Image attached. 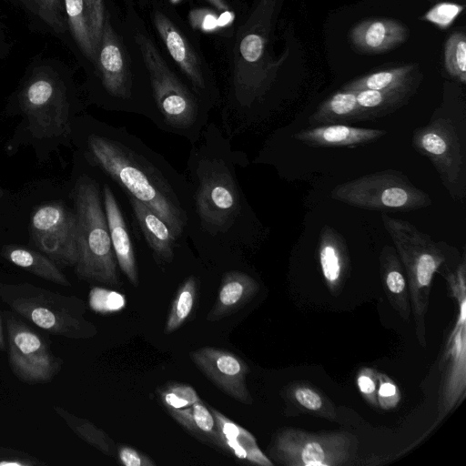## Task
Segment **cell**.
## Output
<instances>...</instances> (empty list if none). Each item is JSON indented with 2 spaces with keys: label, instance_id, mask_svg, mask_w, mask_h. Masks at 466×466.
Returning <instances> with one entry per match:
<instances>
[{
  "label": "cell",
  "instance_id": "cell-36",
  "mask_svg": "<svg viewBox=\"0 0 466 466\" xmlns=\"http://www.w3.org/2000/svg\"><path fill=\"white\" fill-rule=\"evenodd\" d=\"M159 396L167 410L183 409L200 400L193 387L181 383L165 387L160 390Z\"/></svg>",
  "mask_w": 466,
  "mask_h": 466
},
{
  "label": "cell",
  "instance_id": "cell-28",
  "mask_svg": "<svg viewBox=\"0 0 466 466\" xmlns=\"http://www.w3.org/2000/svg\"><path fill=\"white\" fill-rule=\"evenodd\" d=\"M287 408L293 414H307L334 420L337 417L333 403L315 387L302 382L291 383L285 391Z\"/></svg>",
  "mask_w": 466,
  "mask_h": 466
},
{
  "label": "cell",
  "instance_id": "cell-34",
  "mask_svg": "<svg viewBox=\"0 0 466 466\" xmlns=\"http://www.w3.org/2000/svg\"><path fill=\"white\" fill-rule=\"evenodd\" d=\"M56 34L67 29L64 0H18Z\"/></svg>",
  "mask_w": 466,
  "mask_h": 466
},
{
  "label": "cell",
  "instance_id": "cell-3",
  "mask_svg": "<svg viewBox=\"0 0 466 466\" xmlns=\"http://www.w3.org/2000/svg\"><path fill=\"white\" fill-rule=\"evenodd\" d=\"M123 20L143 59L157 112L169 127L187 135L200 124L205 103L164 53L135 0H126Z\"/></svg>",
  "mask_w": 466,
  "mask_h": 466
},
{
  "label": "cell",
  "instance_id": "cell-1",
  "mask_svg": "<svg viewBox=\"0 0 466 466\" xmlns=\"http://www.w3.org/2000/svg\"><path fill=\"white\" fill-rule=\"evenodd\" d=\"M93 161L136 198L159 216L176 238L187 217L177 187L151 157L127 137L91 135L87 140Z\"/></svg>",
  "mask_w": 466,
  "mask_h": 466
},
{
  "label": "cell",
  "instance_id": "cell-46",
  "mask_svg": "<svg viewBox=\"0 0 466 466\" xmlns=\"http://www.w3.org/2000/svg\"><path fill=\"white\" fill-rule=\"evenodd\" d=\"M143 0H135L136 3L139 4L141 3Z\"/></svg>",
  "mask_w": 466,
  "mask_h": 466
},
{
  "label": "cell",
  "instance_id": "cell-15",
  "mask_svg": "<svg viewBox=\"0 0 466 466\" xmlns=\"http://www.w3.org/2000/svg\"><path fill=\"white\" fill-rule=\"evenodd\" d=\"M196 195L198 214L203 222L221 228L238 208V194L233 177L222 163L207 162L199 174Z\"/></svg>",
  "mask_w": 466,
  "mask_h": 466
},
{
  "label": "cell",
  "instance_id": "cell-25",
  "mask_svg": "<svg viewBox=\"0 0 466 466\" xmlns=\"http://www.w3.org/2000/svg\"><path fill=\"white\" fill-rule=\"evenodd\" d=\"M128 198L136 219L149 247L158 258L171 261L176 237L169 226L142 202Z\"/></svg>",
  "mask_w": 466,
  "mask_h": 466
},
{
  "label": "cell",
  "instance_id": "cell-38",
  "mask_svg": "<svg viewBox=\"0 0 466 466\" xmlns=\"http://www.w3.org/2000/svg\"><path fill=\"white\" fill-rule=\"evenodd\" d=\"M463 5L454 3H440L430 9L423 19L431 22L440 28H447L454 19L462 12Z\"/></svg>",
  "mask_w": 466,
  "mask_h": 466
},
{
  "label": "cell",
  "instance_id": "cell-33",
  "mask_svg": "<svg viewBox=\"0 0 466 466\" xmlns=\"http://www.w3.org/2000/svg\"><path fill=\"white\" fill-rule=\"evenodd\" d=\"M197 297V281L187 278L178 289L167 319L165 332L177 330L191 314Z\"/></svg>",
  "mask_w": 466,
  "mask_h": 466
},
{
  "label": "cell",
  "instance_id": "cell-29",
  "mask_svg": "<svg viewBox=\"0 0 466 466\" xmlns=\"http://www.w3.org/2000/svg\"><path fill=\"white\" fill-rule=\"evenodd\" d=\"M2 255L14 265L48 281L70 287L71 283L47 256L20 246H5Z\"/></svg>",
  "mask_w": 466,
  "mask_h": 466
},
{
  "label": "cell",
  "instance_id": "cell-26",
  "mask_svg": "<svg viewBox=\"0 0 466 466\" xmlns=\"http://www.w3.org/2000/svg\"><path fill=\"white\" fill-rule=\"evenodd\" d=\"M360 107L354 91H338L325 99L309 116L311 127L360 121Z\"/></svg>",
  "mask_w": 466,
  "mask_h": 466
},
{
  "label": "cell",
  "instance_id": "cell-30",
  "mask_svg": "<svg viewBox=\"0 0 466 466\" xmlns=\"http://www.w3.org/2000/svg\"><path fill=\"white\" fill-rule=\"evenodd\" d=\"M415 87L354 91L357 102L360 107V121L373 120L394 112L405 105Z\"/></svg>",
  "mask_w": 466,
  "mask_h": 466
},
{
  "label": "cell",
  "instance_id": "cell-35",
  "mask_svg": "<svg viewBox=\"0 0 466 466\" xmlns=\"http://www.w3.org/2000/svg\"><path fill=\"white\" fill-rule=\"evenodd\" d=\"M444 66L452 78L466 83V36L463 32H454L446 41Z\"/></svg>",
  "mask_w": 466,
  "mask_h": 466
},
{
  "label": "cell",
  "instance_id": "cell-19",
  "mask_svg": "<svg viewBox=\"0 0 466 466\" xmlns=\"http://www.w3.org/2000/svg\"><path fill=\"white\" fill-rule=\"evenodd\" d=\"M318 254L325 283L338 295L349 272L350 256L343 236L329 225L320 229Z\"/></svg>",
  "mask_w": 466,
  "mask_h": 466
},
{
  "label": "cell",
  "instance_id": "cell-39",
  "mask_svg": "<svg viewBox=\"0 0 466 466\" xmlns=\"http://www.w3.org/2000/svg\"><path fill=\"white\" fill-rule=\"evenodd\" d=\"M378 405L384 410L397 406L400 400V392L397 385L386 375L378 373Z\"/></svg>",
  "mask_w": 466,
  "mask_h": 466
},
{
  "label": "cell",
  "instance_id": "cell-20",
  "mask_svg": "<svg viewBox=\"0 0 466 466\" xmlns=\"http://www.w3.org/2000/svg\"><path fill=\"white\" fill-rule=\"evenodd\" d=\"M104 209L114 254L120 269L135 287L138 275L134 248L120 208L107 185L103 188Z\"/></svg>",
  "mask_w": 466,
  "mask_h": 466
},
{
  "label": "cell",
  "instance_id": "cell-44",
  "mask_svg": "<svg viewBox=\"0 0 466 466\" xmlns=\"http://www.w3.org/2000/svg\"><path fill=\"white\" fill-rule=\"evenodd\" d=\"M6 345L4 336V330H3V324H2V318L0 314V350H5Z\"/></svg>",
  "mask_w": 466,
  "mask_h": 466
},
{
  "label": "cell",
  "instance_id": "cell-17",
  "mask_svg": "<svg viewBox=\"0 0 466 466\" xmlns=\"http://www.w3.org/2000/svg\"><path fill=\"white\" fill-rule=\"evenodd\" d=\"M67 26L83 55L94 66L106 17V0H64Z\"/></svg>",
  "mask_w": 466,
  "mask_h": 466
},
{
  "label": "cell",
  "instance_id": "cell-18",
  "mask_svg": "<svg viewBox=\"0 0 466 466\" xmlns=\"http://www.w3.org/2000/svg\"><path fill=\"white\" fill-rule=\"evenodd\" d=\"M387 134L386 130L355 127L346 124L318 126L294 133L293 137L309 147H357L372 143Z\"/></svg>",
  "mask_w": 466,
  "mask_h": 466
},
{
  "label": "cell",
  "instance_id": "cell-42",
  "mask_svg": "<svg viewBox=\"0 0 466 466\" xmlns=\"http://www.w3.org/2000/svg\"><path fill=\"white\" fill-rule=\"evenodd\" d=\"M35 464H40V462L24 452L0 448V466H33Z\"/></svg>",
  "mask_w": 466,
  "mask_h": 466
},
{
  "label": "cell",
  "instance_id": "cell-12",
  "mask_svg": "<svg viewBox=\"0 0 466 466\" xmlns=\"http://www.w3.org/2000/svg\"><path fill=\"white\" fill-rule=\"evenodd\" d=\"M31 131L38 137L70 133L69 103L63 85L47 74L34 76L19 96Z\"/></svg>",
  "mask_w": 466,
  "mask_h": 466
},
{
  "label": "cell",
  "instance_id": "cell-10",
  "mask_svg": "<svg viewBox=\"0 0 466 466\" xmlns=\"http://www.w3.org/2000/svg\"><path fill=\"white\" fill-rule=\"evenodd\" d=\"M411 143L431 162L453 200L462 201L466 196L465 150L452 119L433 116L413 131Z\"/></svg>",
  "mask_w": 466,
  "mask_h": 466
},
{
  "label": "cell",
  "instance_id": "cell-9",
  "mask_svg": "<svg viewBox=\"0 0 466 466\" xmlns=\"http://www.w3.org/2000/svg\"><path fill=\"white\" fill-rule=\"evenodd\" d=\"M356 436L347 431L308 432L284 429L274 439L270 454L287 466H342L355 459Z\"/></svg>",
  "mask_w": 466,
  "mask_h": 466
},
{
  "label": "cell",
  "instance_id": "cell-7",
  "mask_svg": "<svg viewBox=\"0 0 466 466\" xmlns=\"http://www.w3.org/2000/svg\"><path fill=\"white\" fill-rule=\"evenodd\" d=\"M0 299L35 326L58 336L80 339L94 337L96 326L85 318L86 305L30 283L0 284Z\"/></svg>",
  "mask_w": 466,
  "mask_h": 466
},
{
  "label": "cell",
  "instance_id": "cell-40",
  "mask_svg": "<svg viewBox=\"0 0 466 466\" xmlns=\"http://www.w3.org/2000/svg\"><path fill=\"white\" fill-rule=\"evenodd\" d=\"M378 373L374 370L363 368L357 376V385L363 398L373 407H379L377 400Z\"/></svg>",
  "mask_w": 466,
  "mask_h": 466
},
{
  "label": "cell",
  "instance_id": "cell-2",
  "mask_svg": "<svg viewBox=\"0 0 466 466\" xmlns=\"http://www.w3.org/2000/svg\"><path fill=\"white\" fill-rule=\"evenodd\" d=\"M93 67L101 90L116 110L154 113L143 59L127 31L123 15L110 0H106L105 23Z\"/></svg>",
  "mask_w": 466,
  "mask_h": 466
},
{
  "label": "cell",
  "instance_id": "cell-23",
  "mask_svg": "<svg viewBox=\"0 0 466 466\" xmlns=\"http://www.w3.org/2000/svg\"><path fill=\"white\" fill-rule=\"evenodd\" d=\"M220 438V448L251 464L271 466L272 461L258 448L255 437L225 415L210 408Z\"/></svg>",
  "mask_w": 466,
  "mask_h": 466
},
{
  "label": "cell",
  "instance_id": "cell-13",
  "mask_svg": "<svg viewBox=\"0 0 466 466\" xmlns=\"http://www.w3.org/2000/svg\"><path fill=\"white\" fill-rule=\"evenodd\" d=\"M8 361L13 373L22 381H50L60 370L61 362L42 338L11 313L5 315Z\"/></svg>",
  "mask_w": 466,
  "mask_h": 466
},
{
  "label": "cell",
  "instance_id": "cell-41",
  "mask_svg": "<svg viewBox=\"0 0 466 466\" xmlns=\"http://www.w3.org/2000/svg\"><path fill=\"white\" fill-rule=\"evenodd\" d=\"M119 462L125 466H154L155 462L147 455L129 446H120L117 451Z\"/></svg>",
  "mask_w": 466,
  "mask_h": 466
},
{
  "label": "cell",
  "instance_id": "cell-21",
  "mask_svg": "<svg viewBox=\"0 0 466 466\" xmlns=\"http://www.w3.org/2000/svg\"><path fill=\"white\" fill-rule=\"evenodd\" d=\"M408 29L392 19H368L358 24L350 38L360 51L377 54L390 50L402 44L408 37Z\"/></svg>",
  "mask_w": 466,
  "mask_h": 466
},
{
  "label": "cell",
  "instance_id": "cell-24",
  "mask_svg": "<svg viewBox=\"0 0 466 466\" xmlns=\"http://www.w3.org/2000/svg\"><path fill=\"white\" fill-rule=\"evenodd\" d=\"M258 288V282L246 273L236 270L227 272L208 319L217 320L236 311L255 296Z\"/></svg>",
  "mask_w": 466,
  "mask_h": 466
},
{
  "label": "cell",
  "instance_id": "cell-5",
  "mask_svg": "<svg viewBox=\"0 0 466 466\" xmlns=\"http://www.w3.org/2000/svg\"><path fill=\"white\" fill-rule=\"evenodd\" d=\"M159 46L180 76L208 106L219 99L215 74L192 26L169 0H143Z\"/></svg>",
  "mask_w": 466,
  "mask_h": 466
},
{
  "label": "cell",
  "instance_id": "cell-22",
  "mask_svg": "<svg viewBox=\"0 0 466 466\" xmlns=\"http://www.w3.org/2000/svg\"><path fill=\"white\" fill-rule=\"evenodd\" d=\"M380 270L387 298L399 316L407 321L411 314L409 288L395 248L384 245L380 254Z\"/></svg>",
  "mask_w": 466,
  "mask_h": 466
},
{
  "label": "cell",
  "instance_id": "cell-16",
  "mask_svg": "<svg viewBox=\"0 0 466 466\" xmlns=\"http://www.w3.org/2000/svg\"><path fill=\"white\" fill-rule=\"evenodd\" d=\"M189 356L199 370L225 393L244 404L253 402L246 383L249 370L238 356L214 347L198 349Z\"/></svg>",
  "mask_w": 466,
  "mask_h": 466
},
{
  "label": "cell",
  "instance_id": "cell-37",
  "mask_svg": "<svg viewBox=\"0 0 466 466\" xmlns=\"http://www.w3.org/2000/svg\"><path fill=\"white\" fill-rule=\"evenodd\" d=\"M90 308L98 313L108 314L118 312L126 306L123 294L104 288L95 287L89 293Z\"/></svg>",
  "mask_w": 466,
  "mask_h": 466
},
{
  "label": "cell",
  "instance_id": "cell-27",
  "mask_svg": "<svg viewBox=\"0 0 466 466\" xmlns=\"http://www.w3.org/2000/svg\"><path fill=\"white\" fill-rule=\"evenodd\" d=\"M417 65L409 64L380 70L356 78L342 86L341 90L360 91L391 90L415 87L417 86Z\"/></svg>",
  "mask_w": 466,
  "mask_h": 466
},
{
  "label": "cell",
  "instance_id": "cell-43",
  "mask_svg": "<svg viewBox=\"0 0 466 466\" xmlns=\"http://www.w3.org/2000/svg\"><path fill=\"white\" fill-rule=\"evenodd\" d=\"M218 9H226L228 10L230 7L231 0H208Z\"/></svg>",
  "mask_w": 466,
  "mask_h": 466
},
{
  "label": "cell",
  "instance_id": "cell-6",
  "mask_svg": "<svg viewBox=\"0 0 466 466\" xmlns=\"http://www.w3.org/2000/svg\"><path fill=\"white\" fill-rule=\"evenodd\" d=\"M77 222L78 278L117 286L116 259L97 184L81 177L74 190Z\"/></svg>",
  "mask_w": 466,
  "mask_h": 466
},
{
  "label": "cell",
  "instance_id": "cell-45",
  "mask_svg": "<svg viewBox=\"0 0 466 466\" xmlns=\"http://www.w3.org/2000/svg\"><path fill=\"white\" fill-rule=\"evenodd\" d=\"M3 195H4V191H3L2 187H0V198H2Z\"/></svg>",
  "mask_w": 466,
  "mask_h": 466
},
{
  "label": "cell",
  "instance_id": "cell-8",
  "mask_svg": "<svg viewBox=\"0 0 466 466\" xmlns=\"http://www.w3.org/2000/svg\"><path fill=\"white\" fill-rule=\"evenodd\" d=\"M334 200L368 210L410 211L431 205V197L400 171L386 169L337 185Z\"/></svg>",
  "mask_w": 466,
  "mask_h": 466
},
{
  "label": "cell",
  "instance_id": "cell-11",
  "mask_svg": "<svg viewBox=\"0 0 466 466\" xmlns=\"http://www.w3.org/2000/svg\"><path fill=\"white\" fill-rule=\"evenodd\" d=\"M465 276L463 254L455 267L445 268V279L459 304V314L442 359L443 370L439 398V420L459 404L465 390Z\"/></svg>",
  "mask_w": 466,
  "mask_h": 466
},
{
  "label": "cell",
  "instance_id": "cell-31",
  "mask_svg": "<svg viewBox=\"0 0 466 466\" xmlns=\"http://www.w3.org/2000/svg\"><path fill=\"white\" fill-rule=\"evenodd\" d=\"M168 412L177 423L198 438L220 447L214 415L201 400L183 409L168 410Z\"/></svg>",
  "mask_w": 466,
  "mask_h": 466
},
{
  "label": "cell",
  "instance_id": "cell-32",
  "mask_svg": "<svg viewBox=\"0 0 466 466\" xmlns=\"http://www.w3.org/2000/svg\"><path fill=\"white\" fill-rule=\"evenodd\" d=\"M54 410L79 438L106 455L113 454L114 443L106 432L89 420L78 418L61 407H55Z\"/></svg>",
  "mask_w": 466,
  "mask_h": 466
},
{
  "label": "cell",
  "instance_id": "cell-14",
  "mask_svg": "<svg viewBox=\"0 0 466 466\" xmlns=\"http://www.w3.org/2000/svg\"><path fill=\"white\" fill-rule=\"evenodd\" d=\"M30 233L38 249L56 265H76V217L66 206L58 202L40 206L32 215Z\"/></svg>",
  "mask_w": 466,
  "mask_h": 466
},
{
  "label": "cell",
  "instance_id": "cell-4",
  "mask_svg": "<svg viewBox=\"0 0 466 466\" xmlns=\"http://www.w3.org/2000/svg\"><path fill=\"white\" fill-rule=\"evenodd\" d=\"M381 222L406 275L416 339L420 347L426 348L425 318L433 276L441 268L450 267L457 250L444 242L434 241L407 220L382 213Z\"/></svg>",
  "mask_w": 466,
  "mask_h": 466
}]
</instances>
